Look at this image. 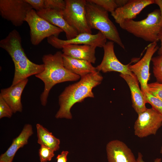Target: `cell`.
<instances>
[{
  "instance_id": "6",
  "label": "cell",
  "mask_w": 162,
  "mask_h": 162,
  "mask_svg": "<svg viewBox=\"0 0 162 162\" xmlns=\"http://www.w3.org/2000/svg\"><path fill=\"white\" fill-rule=\"evenodd\" d=\"M66 7L62 10L63 16L68 23L79 34H92L88 24L86 12L85 0H65Z\"/></svg>"
},
{
  "instance_id": "8",
  "label": "cell",
  "mask_w": 162,
  "mask_h": 162,
  "mask_svg": "<svg viewBox=\"0 0 162 162\" xmlns=\"http://www.w3.org/2000/svg\"><path fill=\"white\" fill-rule=\"evenodd\" d=\"M134 125L135 135L140 138L155 135L162 125V116L152 108L138 114Z\"/></svg>"
},
{
  "instance_id": "33",
  "label": "cell",
  "mask_w": 162,
  "mask_h": 162,
  "mask_svg": "<svg viewBox=\"0 0 162 162\" xmlns=\"http://www.w3.org/2000/svg\"><path fill=\"white\" fill-rule=\"evenodd\" d=\"M154 2L159 8L161 15V23L162 26V0H154Z\"/></svg>"
},
{
  "instance_id": "7",
  "label": "cell",
  "mask_w": 162,
  "mask_h": 162,
  "mask_svg": "<svg viewBox=\"0 0 162 162\" xmlns=\"http://www.w3.org/2000/svg\"><path fill=\"white\" fill-rule=\"evenodd\" d=\"M33 8L25 0H0V14L15 26H22Z\"/></svg>"
},
{
  "instance_id": "31",
  "label": "cell",
  "mask_w": 162,
  "mask_h": 162,
  "mask_svg": "<svg viewBox=\"0 0 162 162\" xmlns=\"http://www.w3.org/2000/svg\"><path fill=\"white\" fill-rule=\"evenodd\" d=\"M68 153V151H62L61 154L58 155L56 158L57 162H67V157Z\"/></svg>"
},
{
  "instance_id": "11",
  "label": "cell",
  "mask_w": 162,
  "mask_h": 162,
  "mask_svg": "<svg viewBox=\"0 0 162 162\" xmlns=\"http://www.w3.org/2000/svg\"><path fill=\"white\" fill-rule=\"evenodd\" d=\"M104 55L100 64L96 68L97 71L103 73L116 71L120 74L132 75L129 68L130 64L126 65L121 63L118 59L114 51V42L110 41L103 47Z\"/></svg>"
},
{
  "instance_id": "23",
  "label": "cell",
  "mask_w": 162,
  "mask_h": 162,
  "mask_svg": "<svg viewBox=\"0 0 162 162\" xmlns=\"http://www.w3.org/2000/svg\"><path fill=\"white\" fill-rule=\"evenodd\" d=\"M151 59L153 65V73L157 82L162 83V51Z\"/></svg>"
},
{
  "instance_id": "17",
  "label": "cell",
  "mask_w": 162,
  "mask_h": 162,
  "mask_svg": "<svg viewBox=\"0 0 162 162\" xmlns=\"http://www.w3.org/2000/svg\"><path fill=\"white\" fill-rule=\"evenodd\" d=\"M0 47L8 52L14 64L26 55L22 46L21 35L16 29L12 30L5 38L1 40Z\"/></svg>"
},
{
  "instance_id": "25",
  "label": "cell",
  "mask_w": 162,
  "mask_h": 162,
  "mask_svg": "<svg viewBox=\"0 0 162 162\" xmlns=\"http://www.w3.org/2000/svg\"><path fill=\"white\" fill-rule=\"evenodd\" d=\"M87 2L94 3L107 12L112 13L118 8L116 0H88Z\"/></svg>"
},
{
  "instance_id": "36",
  "label": "cell",
  "mask_w": 162,
  "mask_h": 162,
  "mask_svg": "<svg viewBox=\"0 0 162 162\" xmlns=\"http://www.w3.org/2000/svg\"><path fill=\"white\" fill-rule=\"evenodd\" d=\"M160 154H162V146L161 147L160 151Z\"/></svg>"
},
{
  "instance_id": "20",
  "label": "cell",
  "mask_w": 162,
  "mask_h": 162,
  "mask_svg": "<svg viewBox=\"0 0 162 162\" xmlns=\"http://www.w3.org/2000/svg\"><path fill=\"white\" fill-rule=\"evenodd\" d=\"M96 47L89 45L68 44L64 46L62 51L64 55L75 58L87 61L94 63Z\"/></svg>"
},
{
  "instance_id": "27",
  "label": "cell",
  "mask_w": 162,
  "mask_h": 162,
  "mask_svg": "<svg viewBox=\"0 0 162 162\" xmlns=\"http://www.w3.org/2000/svg\"><path fill=\"white\" fill-rule=\"evenodd\" d=\"M45 9L63 10L66 7L65 0H44Z\"/></svg>"
},
{
  "instance_id": "30",
  "label": "cell",
  "mask_w": 162,
  "mask_h": 162,
  "mask_svg": "<svg viewBox=\"0 0 162 162\" xmlns=\"http://www.w3.org/2000/svg\"><path fill=\"white\" fill-rule=\"evenodd\" d=\"M38 12L45 9L44 0H25Z\"/></svg>"
},
{
  "instance_id": "4",
  "label": "cell",
  "mask_w": 162,
  "mask_h": 162,
  "mask_svg": "<svg viewBox=\"0 0 162 162\" xmlns=\"http://www.w3.org/2000/svg\"><path fill=\"white\" fill-rule=\"evenodd\" d=\"M87 2L86 16L90 28L99 30L106 39L125 49L116 27L109 19L108 12L94 3Z\"/></svg>"
},
{
  "instance_id": "34",
  "label": "cell",
  "mask_w": 162,
  "mask_h": 162,
  "mask_svg": "<svg viewBox=\"0 0 162 162\" xmlns=\"http://www.w3.org/2000/svg\"><path fill=\"white\" fill-rule=\"evenodd\" d=\"M128 0H116L118 7H122L125 4L128 2Z\"/></svg>"
},
{
  "instance_id": "24",
  "label": "cell",
  "mask_w": 162,
  "mask_h": 162,
  "mask_svg": "<svg viewBox=\"0 0 162 162\" xmlns=\"http://www.w3.org/2000/svg\"><path fill=\"white\" fill-rule=\"evenodd\" d=\"M142 94L146 103L150 104L152 108L162 116V100L152 95L148 92Z\"/></svg>"
},
{
  "instance_id": "9",
  "label": "cell",
  "mask_w": 162,
  "mask_h": 162,
  "mask_svg": "<svg viewBox=\"0 0 162 162\" xmlns=\"http://www.w3.org/2000/svg\"><path fill=\"white\" fill-rule=\"evenodd\" d=\"M106 39L100 32L95 34L87 33L79 34L76 37L70 40H63L54 36L47 38L48 43L57 49H62L63 47L68 44H83L95 47H103L106 42Z\"/></svg>"
},
{
  "instance_id": "14",
  "label": "cell",
  "mask_w": 162,
  "mask_h": 162,
  "mask_svg": "<svg viewBox=\"0 0 162 162\" xmlns=\"http://www.w3.org/2000/svg\"><path fill=\"white\" fill-rule=\"evenodd\" d=\"M37 12L39 16L50 23L61 29L65 33L67 40L71 39L79 34L77 31L64 19L62 14V10L44 9Z\"/></svg>"
},
{
  "instance_id": "18",
  "label": "cell",
  "mask_w": 162,
  "mask_h": 162,
  "mask_svg": "<svg viewBox=\"0 0 162 162\" xmlns=\"http://www.w3.org/2000/svg\"><path fill=\"white\" fill-rule=\"evenodd\" d=\"M128 84L131 94L132 106L138 114L146 110V103L142 93L139 86L138 80L136 75L120 74Z\"/></svg>"
},
{
  "instance_id": "29",
  "label": "cell",
  "mask_w": 162,
  "mask_h": 162,
  "mask_svg": "<svg viewBox=\"0 0 162 162\" xmlns=\"http://www.w3.org/2000/svg\"><path fill=\"white\" fill-rule=\"evenodd\" d=\"M13 113L10 107L0 95V118L4 117L10 118Z\"/></svg>"
},
{
  "instance_id": "2",
  "label": "cell",
  "mask_w": 162,
  "mask_h": 162,
  "mask_svg": "<svg viewBox=\"0 0 162 162\" xmlns=\"http://www.w3.org/2000/svg\"><path fill=\"white\" fill-rule=\"evenodd\" d=\"M42 60L44 70L35 76L44 84V89L40 98L41 105L45 106L47 103L49 92L54 86L64 82L77 81L80 77L65 68L63 64V53L60 51L54 54L45 55Z\"/></svg>"
},
{
  "instance_id": "35",
  "label": "cell",
  "mask_w": 162,
  "mask_h": 162,
  "mask_svg": "<svg viewBox=\"0 0 162 162\" xmlns=\"http://www.w3.org/2000/svg\"><path fill=\"white\" fill-rule=\"evenodd\" d=\"M160 46L158 50V52L162 51V30L160 34Z\"/></svg>"
},
{
  "instance_id": "26",
  "label": "cell",
  "mask_w": 162,
  "mask_h": 162,
  "mask_svg": "<svg viewBox=\"0 0 162 162\" xmlns=\"http://www.w3.org/2000/svg\"><path fill=\"white\" fill-rule=\"evenodd\" d=\"M39 154L40 162L50 161L55 155L53 150L43 146H41L39 150Z\"/></svg>"
},
{
  "instance_id": "12",
  "label": "cell",
  "mask_w": 162,
  "mask_h": 162,
  "mask_svg": "<svg viewBox=\"0 0 162 162\" xmlns=\"http://www.w3.org/2000/svg\"><path fill=\"white\" fill-rule=\"evenodd\" d=\"M153 4L154 0H128L125 4L117 8L111 14L119 25L125 20L135 18L143 9Z\"/></svg>"
},
{
  "instance_id": "5",
  "label": "cell",
  "mask_w": 162,
  "mask_h": 162,
  "mask_svg": "<svg viewBox=\"0 0 162 162\" xmlns=\"http://www.w3.org/2000/svg\"><path fill=\"white\" fill-rule=\"evenodd\" d=\"M25 21L30 27L31 43L34 46L38 45L44 39L51 36L58 38L60 33L63 32L39 16L33 9L27 14Z\"/></svg>"
},
{
  "instance_id": "16",
  "label": "cell",
  "mask_w": 162,
  "mask_h": 162,
  "mask_svg": "<svg viewBox=\"0 0 162 162\" xmlns=\"http://www.w3.org/2000/svg\"><path fill=\"white\" fill-rule=\"evenodd\" d=\"M28 81V79H26L14 85L1 90L0 95L10 107L13 113L22 111L21 95Z\"/></svg>"
},
{
  "instance_id": "3",
  "label": "cell",
  "mask_w": 162,
  "mask_h": 162,
  "mask_svg": "<svg viewBox=\"0 0 162 162\" xmlns=\"http://www.w3.org/2000/svg\"><path fill=\"white\" fill-rule=\"evenodd\" d=\"M161 15L159 9H156L140 21L133 20L124 21L120 24L122 29L146 41L157 42L160 40L162 30Z\"/></svg>"
},
{
  "instance_id": "15",
  "label": "cell",
  "mask_w": 162,
  "mask_h": 162,
  "mask_svg": "<svg viewBox=\"0 0 162 162\" xmlns=\"http://www.w3.org/2000/svg\"><path fill=\"white\" fill-rule=\"evenodd\" d=\"M15 71L12 86L14 85L33 75H36L44 70V64L34 63L28 58L26 54L14 64Z\"/></svg>"
},
{
  "instance_id": "21",
  "label": "cell",
  "mask_w": 162,
  "mask_h": 162,
  "mask_svg": "<svg viewBox=\"0 0 162 162\" xmlns=\"http://www.w3.org/2000/svg\"><path fill=\"white\" fill-rule=\"evenodd\" d=\"M64 67L72 73L79 75L80 77L89 74L96 72V68L87 61L73 58L63 54Z\"/></svg>"
},
{
  "instance_id": "13",
  "label": "cell",
  "mask_w": 162,
  "mask_h": 162,
  "mask_svg": "<svg viewBox=\"0 0 162 162\" xmlns=\"http://www.w3.org/2000/svg\"><path fill=\"white\" fill-rule=\"evenodd\" d=\"M106 152L108 162H136L131 149L119 140L110 141L106 146Z\"/></svg>"
},
{
  "instance_id": "28",
  "label": "cell",
  "mask_w": 162,
  "mask_h": 162,
  "mask_svg": "<svg viewBox=\"0 0 162 162\" xmlns=\"http://www.w3.org/2000/svg\"><path fill=\"white\" fill-rule=\"evenodd\" d=\"M148 92L162 100V83L156 82L148 84Z\"/></svg>"
},
{
  "instance_id": "19",
  "label": "cell",
  "mask_w": 162,
  "mask_h": 162,
  "mask_svg": "<svg viewBox=\"0 0 162 162\" xmlns=\"http://www.w3.org/2000/svg\"><path fill=\"white\" fill-rule=\"evenodd\" d=\"M33 134L32 125L30 124H25L18 136L13 140L7 150L1 155L0 162H12L17 151L28 144L29 138Z\"/></svg>"
},
{
  "instance_id": "32",
  "label": "cell",
  "mask_w": 162,
  "mask_h": 162,
  "mask_svg": "<svg viewBox=\"0 0 162 162\" xmlns=\"http://www.w3.org/2000/svg\"><path fill=\"white\" fill-rule=\"evenodd\" d=\"M162 159L160 158H157L152 162H161ZM136 162H146L143 159V155L141 153L139 152L136 158Z\"/></svg>"
},
{
  "instance_id": "22",
  "label": "cell",
  "mask_w": 162,
  "mask_h": 162,
  "mask_svg": "<svg viewBox=\"0 0 162 162\" xmlns=\"http://www.w3.org/2000/svg\"><path fill=\"white\" fill-rule=\"evenodd\" d=\"M37 142L48 147L54 152L59 149L60 140L54 136L51 132L40 124L36 125Z\"/></svg>"
},
{
  "instance_id": "10",
  "label": "cell",
  "mask_w": 162,
  "mask_h": 162,
  "mask_svg": "<svg viewBox=\"0 0 162 162\" xmlns=\"http://www.w3.org/2000/svg\"><path fill=\"white\" fill-rule=\"evenodd\" d=\"M157 42L149 44L143 57L136 64L129 66L130 70L137 78L142 93L148 92V84L150 77L149 66L152 56L158 50Z\"/></svg>"
},
{
  "instance_id": "1",
  "label": "cell",
  "mask_w": 162,
  "mask_h": 162,
  "mask_svg": "<svg viewBox=\"0 0 162 162\" xmlns=\"http://www.w3.org/2000/svg\"><path fill=\"white\" fill-rule=\"evenodd\" d=\"M80 78L79 81L66 87L59 96L60 107L56 114V118L71 119L70 109L72 106L86 98H94L92 89L100 85L103 79L98 71Z\"/></svg>"
}]
</instances>
